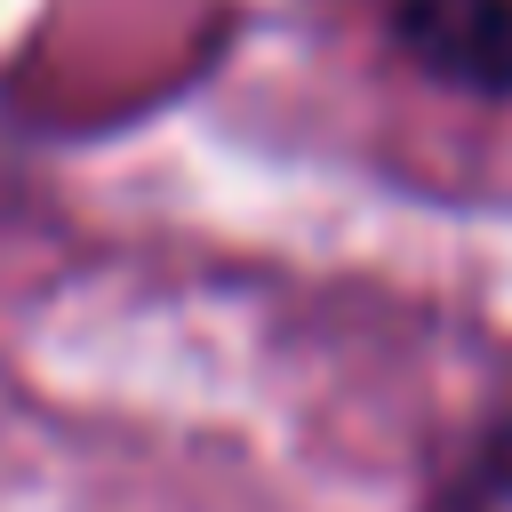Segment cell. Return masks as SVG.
<instances>
[{"label":"cell","instance_id":"cell-1","mask_svg":"<svg viewBox=\"0 0 512 512\" xmlns=\"http://www.w3.org/2000/svg\"><path fill=\"white\" fill-rule=\"evenodd\" d=\"M392 40L448 88L512 96V0H392Z\"/></svg>","mask_w":512,"mask_h":512},{"label":"cell","instance_id":"cell-2","mask_svg":"<svg viewBox=\"0 0 512 512\" xmlns=\"http://www.w3.org/2000/svg\"><path fill=\"white\" fill-rule=\"evenodd\" d=\"M432 512H512V416L488 424V432L456 456V472L440 480Z\"/></svg>","mask_w":512,"mask_h":512}]
</instances>
